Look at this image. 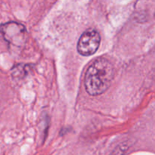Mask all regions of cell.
<instances>
[{"label":"cell","mask_w":155,"mask_h":155,"mask_svg":"<svg viewBox=\"0 0 155 155\" xmlns=\"http://www.w3.org/2000/svg\"><path fill=\"white\" fill-rule=\"evenodd\" d=\"M114 76V66L107 59H96L91 64L85 75L86 92L93 96L101 95L110 86Z\"/></svg>","instance_id":"cell-1"},{"label":"cell","mask_w":155,"mask_h":155,"mask_svg":"<svg viewBox=\"0 0 155 155\" xmlns=\"http://www.w3.org/2000/svg\"><path fill=\"white\" fill-rule=\"evenodd\" d=\"M100 42L99 33L94 30H88L80 36L77 44V51L84 56L93 54L98 50Z\"/></svg>","instance_id":"cell-2"},{"label":"cell","mask_w":155,"mask_h":155,"mask_svg":"<svg viewBox=\"0 0 155 155\" xmlns=\"http://www.w3.org/2000/svg\"><path fill=\"white\" fill-rule=\"evenodd\" d=\"M154 17H155V13H154Z\"/></svg>","instance_id":"cell-3"}]
</instances>
